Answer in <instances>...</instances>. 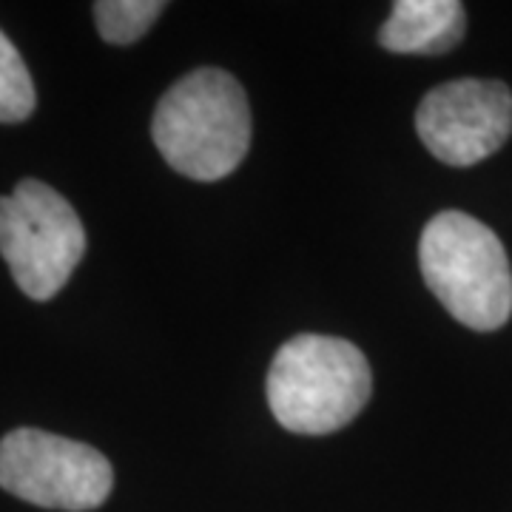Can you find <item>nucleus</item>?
<instances>
[{
    "label": "nucleus",
    "mask_w": 512,
    "mask_h": 512,
    "mask_svg": "<svg viewBox=\"0 0 512 512\" xmlns=\"http://www.w3.org/2000/svg\"><path fill=\"white\" fill-rule=\"evenodd\" d=\"M151 134L174 171L202 183L222 180L251 146L245 89L222 69L185 74L157 103Z\"/></svg>",
    "instance_id": "obj_1"
},
{
    "label": "nucleus",
    "mask_w": 512,
    "mask_h": 512,
    "mask_svg": "<svg viewBox=\"0 0 512 512\" xmlns=\"http://www.w3.org/2000/svg\"><path fill=\"white\" fill-rule=\"evenodd\" d=\"M370 387L365 353L339 336H293L268 370L271 413L299 436H328L348 427L365 410Z\"/></svg>",
    "instance_id": "obj_2"
},
{
    "label": "nucleus",
    "mask_w": 512,
    "mask_h": 512,
    "mask_svg": "<svg viewBox=\"0 0 512 512\" xmlns=\"http://www.w3.org/2000/svg\"><path fill=\"white\" fill-rule=\"evenodd\" d=\"M419 265L427 288L461 325L498 330L512 316V271L493 228L461 211L424 225Z\"/></svg>",
    "instance_id": "obj_3"
},
{
    "label": "nucleus",
    "mask_w": 512,
    "mask_h": 512,
    "mask_svg": "<svg viewBox=\"0 0 512 512\" xmlns=\"http://www.w3.org/2000/svg\"><path fill=\"white\" fill-rule=\"evenodd\" d=\"M86 254V231L69 200L40 180H20L0 197V256L20 291L52 299Z\"/></svg>",
    "instance_id": "obj_4"
},
{
    "label": "nucleus",
    "mask_w": 512,
    "mask_h": 512,
    "mask_svg": "<svg viewBox=\"0 0 512 512\" xmlns=\"http://www.w3.org/2000/svg\"><path fill=\"white\" fill-rule=\"evenodd\" d=\"M109 458L83 441L35 427H18L0 439V487L35 507L86 512L111 493Z\"/></svg>",
    "instance_id": "obj_5"
},
{
    "label": "nucleus",
    "mask_w": 512,
    "mask_h": 512,
    "mask_svg": "<svg viewBox=\"0 0 512 512\" xmlns=\"http://www.w3.org/2000/svg\"><path fill=\"white\" fill-rule=\"evenodd\" d=\"M416 131L436 160L470 168L510 140L512 92L498 80H450L421 100Z\"/></svg>",
    "instance_id": "obj_6"
},
{
    "label": "nucleus",
    "mask_w": 512,
    "mask_h": 512,
    "mask_svg": "<svg viewBox=\"0 0 512 512\" xmlns=\"http://www.w3.org/2000/svg\"><path fill=\"white\" fill-rule=\"evenodd\" d=\"M464 26V6L456 0H396L379 43L393 55H444L461 43Z\"/></svg>",
    "instance_id": "obj_7"
},
{
    "label": "nucleus",
    "mask_w": 512,
    "mask_h": 512,
    "mask_svg": "<svg viewBox=\"0 0 512 512\" xmlns=\"http://www.w3.org/2000/svg\"><path fill=\"white\" fill-rule=\"evenodd\" d=\"M165 3L160 0H100L94 3L97 32L106 43L128 46L146 35L163 15Z\"/></svg>",
    "instance_id": "obj_8"
},
{
    "label": "nucleus",
    "mask_w": 512,
    "mask_h": 512,
    "mask_svg": "<svg viewBox=\"0 0 512 512\" xmlns=\"http://www.w3.org/2000/svg\"><path fill=\"white\" fill-rule=\"evenodd\" d=\"M37 94L15 43L0 32V123H20L35 111Z\"/></svg>",
    "instance_id": "obj_9"
}]
</instances>
